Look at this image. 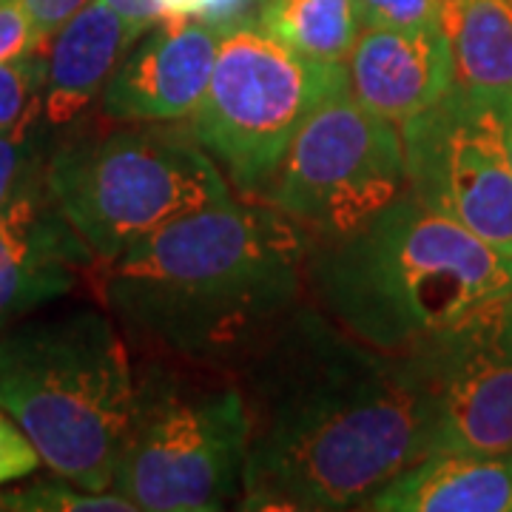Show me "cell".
I'll use <instances>...</instances> for the list:
<instances>
[{
	"label": "cell",
	"instance_id": "6",
	"mask_svg": "<svg viewBox=\"0 0 512 512\" xmlns=\"http://www.w3.org/2000/svg\"><path fill=\"white\" fill-rule=\"evenodd\" d=\"M248 407L237 370L143 356L114 493L148 512H214L239 501Z\"/></svg>",
	"mask_w": 512,
	"mask_h": 512
},
{
	"label": "cell",
	"instance_id": "3",
	"mask_svg": "<svg viewBox=\"0 0 512 512\" xmlns=\"http://www.w3.org/2000/svg\"><path fill=\"white\" fill-rule=\"evenodd\" d=\"M305 291L356 339L413 353L512 296V256L407 188L350 234L311 239Z\"/></svg>",
	"mask_w": 512,
	"mask_h": 512
},
{
	"label": "cell",
	"instance_id": "22",
	"mask_svg": "<svg viewBox=\"0 0 512 512\" xmlns=\"http://www.w3.org/2000/svg\"><path fill=\"white\" fill-rule=\"evenodd\" d=\"M165 18L202 20L220 29L254 20L256 0H163Z\"/></svg>",
	"mask_w": 512,
	"mask_h": 512
},
{
	"label": "cell",
	"instance_id": "27",
	"mask_svg": "<svg viewBox=\"0 0 512 512\" xmlns=\"http://www.w3.org/2000/svg\"><path fill=\"white\" fill-rule=\"evenodd\" d=\"M498 111H501V131H504V143H507V154L512 163V94L498 103Z\"/></svg>",
	"mask_w": 512,
	"mask_h": 512
},
{
	"label": "cell",
	"instance_id": "9",
	"mask_svg": "<svg viewBox=\"0 0 512 512\" xmlns=\"http://www.w3.org/2000/svg\"><path fill=\"white\" fill-rule=\"evenodd\" d=\"M399 131L407 188L512 256V163L498 106L453 86Z\"/></svg>",
	"mask_w": 512,
	"mask_h": 512
},
{
	"label": "cell",
	"instance_id": "25",
	"mask_svg": "<svg viewBox=\"0 0 512 512\" xmlns=\"http://www.w3.org/2000/svg\"><path fill=\"white\" fill-rule=\"evenodd\" d=\"M20 3H23V9L29 12V18L35 23L37 37L43 43H49L92 0H20Z\"/></svg>",
	"mask_w": 512,
	"mask_h": 512
},
{
	"label": "cell",
	"instance_id": "14",
	"mask_svg": "<svg viewBox=\"0 0 512 512\" xmlns=\"http://www.w3.org/2000/svg\"><path fill=\"white\" fill-rule=\"evenodd\" d=\"M134 37L103 0L83 6L46 43V80L40 114L49 128H66L100 100L109 77L131 49Z\"/></svg>",
	"mask_w": 512,
	"mask_h": 512
},
{
	"label": "cell",
	"instance_id": "26",
	"mask_svg": "<svg viewBox=\"0 0 512 512\" xmlns=\"http://www.w3.org/2000/svg\"><path fill=\"white\" fill-rule=\"evenodd\" d=\"M103 3L120 15L134 40L146 35L148 29H154L165 18L163 0H103Z\"/></svg>",
	"mask_w": 512,
	"mask_h": 512
},
{
	"label": "cell",
	"instance_id": "17",
	"mask_svg": "<svg viewBox=\"0 0 512 512\" xmlns=\"http://www.w3.org/2000/svg\"><path fill=\"white\" fill-rule=\"evenodd\" d=\"M254 20L293 52L345 63L362 32L359 0H256Z\"/></svg>",
	"mask_w": 512,
	"mask_h": 512
},
{
	"label": "cell",
	"instance_id": "24",
	"mask_svg": "<svg viewBox=\"0 0 512 512\" xmlns=\"http://www.w3.org/2000/svg\"><path fill=\"white\" fill-rule=\"evenodd\" d=\"M46 43L37 37L35 23L20 0H0V63L32 55Z\"/></svg>",
	"mask_w": 512,
	"mask_h": 512
},
{
	"label": "cell",
	"instance_id": "13",
	"mask_svg": "<svg viewBox=\"0 0 512 512\" xmlns=\"http://www.w3.org/2000/svg\"><path fill=\"white\" fill-rule=\"evenodd\" d=\"M345 69L353 97L399 128L453 89V57L441 29H365Z\"/></svg>",
	"mask_w": 512,
	"mask_h": 512
},
{
	"label": "cell",
	"instance_id": "19",
	"mask_svg": "<svg viewBox=\"0 0 512 512\" xmlns=\"http://www.w3.org/2000/svg\"><path fill=\"white\" fill-rule=\"evenodd\" d=\"M49 126L43 123L40 103L29 111L18 126L0 134V208L6 200L26 183L35 171L46 165V151H43V137Z\"/></svg>",
	"mask_w": 512,
	"mask_h": 512
},
{
	"label": "cell",
	"instance_id": "12",
	"mask_svg": "<svg viewBox=\"0 0 512 512\" xmlns=\"http://www.w3.org/2000/svg\"><path fill=\"white\" fill-rule=\"evenodd\" d=\"M225 29L163 18L131 43L100 94L109 123H180L205 97Z\"/></svg>",
	"mask_w": 512,
	"mask_h": 512
},
{
	"label": "cell",
	"instance_id": "4",
	"mask_svg": "<svg viewBox=\"0 0 512 512\" xmlns=\"http://www.w3.org/2000/svg\"><path fill=\"white\" fill-rule=\"evenodd\" d=\"M0 407L55 476L109 493L137 407L120 325L97 308H72L3 330Z\"/></svg>",
	"mask_w": 512,
	"mask_h": 512
},
{
	"label": "cell",
	"instance_id": "8",
	"mask_svg": "<svg viewBox=\"0 0 512 512\" xmlns=\"http://www.w3.org/2000/svg\"><path fill=\"white\" fill-rule=\"evenodd\" d=\"M407 191L399 126L362 106L348 74L311 111L259 200L311 239L350 234Z\"/></svg>",
	"mask_w": 512,
	"mask_h": 512
},
{
	"label": "cell",
	"instance_id": "15",
	"mask_svg": "<svg viewBox=\"0 0 512 512\" xmlns=\"http://www.w3.org/2000/svg\"><path fill=\"white\" fill-rule=\"evenodd\" d=\"M379 512H512V456L430 453L367 501Z\"/></svg>",
	"mask_w": 512,
	"mask_h": 512
},
{
	"label": "cell",
	"instance_id": "2",
	"mask_svg": "<svg viewBox=\"0 0 512 512\" xmlns=\"http://www.w3.org/2000/svg\"><path fill=\"white\" fill-rule=\"evenodd\" d=\"M308 251L274 205L222 202L103 265V302L143 356L237 370L302 302Z\"/></svg>",
	"mask_w": 512,
	"mask_h": 512
},
{
	"label": "cell",
	"instance_id": "18",
	"mask_svg": "<svg viewBox=\"0 0 512 512\" xmlns=\"http://www.w3.org/2000/svg\"><path fill=\"white\" fill-rule=\"evenodd\" d=\"M0 510H18V512H134L137 507L117 495L92 493L83 490L66 478L55 476L52 481H35L29 487L0 493Z\"/></svg>",
	"mask_w": 512,
	"mask_h": 512
},
{
	"label": "cell",
	"instance_id": "10",
	"mask_svg": "<svg viewBox=\"0 0 512 512\" xmlns=\"http://www.w3.org/2000/svg\"><path fill=\"white\" fill-rule=\"evenodd\" d=\"M430 402V453L512 456V296L413 350Z\"/></svg>",
	"mask_w": 512,
	"mask_h": 512
},
{
	"label": "cell",
	"instance_id": "7",
	"mask_svg": "<svg viewBox=\"0 0 512 512\" xmlns=\"http://www.w3.org/2000/svg\"><path fill=\"white\" fill-rule=\"evenodd\" d=\"M345 74V63L299 55L245 20L222 32L208 89L188 126L231 188L259 200L302 123Z\"/></svg>",
	"mask_w": 512,
	"mask_h": 512
},
{
	"label": "cell",
	"instance_id": "20",
	"mask_svg": "<svg viewBox=\"0 0 512 512\" xmlns=\"http://www.w3.org/2000/svg\"><path fill=\"white\" fill-rule=\"evenodd\" d=\"M43 80H46V46L12 63H0V134L18 126L40 103Z\"/></svg>",
	"mask_w": 512,
	"mask_h": 512
},
{
	"label": "cell",
	"instance_id": "21",
	"mask_svg": "<svg viewBox=\"0 0 512 512\" xmlns=\"http://www.w3.org/2000/svg\"><path fill=\"white\" fill-rule=\"evenodd\" d=\"M362 29H441L444 0H359Z\"/></svg>",
	"mask_w": 512,
	"mask_h": 512
},
{
	"label": "cell",
	"instance_id": "11",
	"mask_svg": "<svg viewBox=\"0 0 512 512\" xmlns=\"http://www.w3.org/2000/svg\"><path fill=\"white\" fill-rule=\"evenodd\" d=\"M43 168L0 208V333L72 293L83 271L97 265L52 197Z\"/></svg>",
	"mask_w": 512,
	"mask_h": 512
},
{
	"label": "cell",
	"instance_id": "23",
	"mask_svg": "<svg viewBox=\"0 0 512 512\" xmlns=\"http://www.w3.org/2000/svg\"><path fill=\"white\" fill-rule=\"evenodd\" d=\"M43 464L32 439L20 430V424L0 407V484L18 481L35 473Z\"/></svg>",
	"mask_w": 512,
	"mask_h": 512
},
{
	"label": "cell",
	"instance_id": "1",
	"mask_svg": "<svg viewBox=\"0 0 512 512\" xmlns=\"http://www.w3.org/2000/svg\"><path fill=\"white\" fill-rule=\"evenodd\" d=\"M237 376L251 424L242 510H365L430 456L419 353L373 348L311 302H299Z\"/></svg>",
	"mask_w": 512,
	"mask_h": 512
},
{
	"label": "cell",
	"instance_id": "16",
	"mask_svg": "<svg viewBox=\"0 0 512 512\" xmlns=\"http://www.w3.org/2000/svg\"><path fill=\"white\" fill-rule=\"evenodd\" d=\"M441 35L453 57V86L501 103L512 94V0H444Z\"/></svg>",
	"mask_w": 512,
	"mask_h": 512
},
{
	"label": "cell",
	"instance_id": "5",
	"mask_svg": "<svg viewBox=\"0 0 512 512\" xmlns=\"http://www.w3.org/2000/svg\"><path fill=\"white\" fill-rule=\"evenodd\" d=\"M80 131L46 157V185L100 265L168 222L234 200L191 126L114 123Z\"/></svg>",
	"mask_w": 512,
	"mask_h": 512
}]
</instances>
